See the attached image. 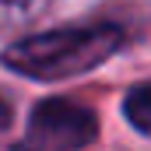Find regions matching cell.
<instances>
[{
	"label": "cell",
	"instance_id": "1",
	"mask_svg": "<svg viewBox=\"0 0 151 151\" xmlns=\"http://www.w3.org/2000/svg\"><path fill=\"white\" fill-rule=\"evenodd\" d=\"M119 46L123 32L116 25H67L18 39L4 49V67L39 81H63L95 70Z\"/></svg>",
	"mask_w": 151,
	"mask_h": 151
},
{
	"label": "cell",
	"instance_id": "2",
	"mask_svg": "<svg viewBox=\"0 0 151 151\" xmlns=\"http://www.w3.org/2000/svg\"><path fill=\"white\" fill-rule=\"evenodd\" d=\"M99 134V119L84 106L67 99H46L39 102L21 141L11 151H81L88 148Z\"/></svg>",
	"mask_w": 151,
	"mask_h": 151
},
{
	"label": "cell",
	"instance_id": "3",
	"mask_svg": "<svg viewBox=\"0 0 151 151\" xmlns=\"http://www.w3.org/2000/svg\"><path fill=\"white\" fill-rule=\"evenodd\" d=\"M123 113H127V119L134 123V130H141V134L151 137V81H144V84H137V88L127 91Z\"/></svg>",
	"mask_w": 151,
	"mask_h": 151
},
{
	"label": "cell",
	"instance_id": "4",
	"mask_svg": "<svg viewBox=\"0 0 151 151\" xmlns=\"http://www.w3.org/2000/svg\"><path fill=\"white\" fill-rule=\"evenodd\" d=\"M49 7V0H0V28H21L35 21Z\"/></svg>",
	"mask_w": 151,
	"mask_h": 151
},
{
	"label": "cell",
	"instance_id": "5",
	"mask_svg": "<svg viewBox=\"0 0 151 151\" xmlns=\"http://www.w3.org/2000/svg\"><path fill=\"white\" fill-rule=\"evenodd\" d=\"M7 127H11V106H7V102H4V95H0V134H4Z\"/></svg>",
	"mask_w": 151,
	"mask_h": 151
}]
</instances>
